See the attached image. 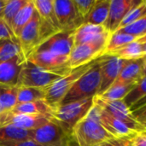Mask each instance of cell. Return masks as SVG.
I'll return each instance as SVG.
<instances>
[{
    "instance_id": "6da1fadb",
    "label": "cell",
    "mask_w": 146,
    "mask_h": 146,
    "mask_svg": "<svg viewBox=\"0 0 146 146\" xmlns=\"http://www.w3.org/2000/svg\"><path fill=\"white\" fill-rule=\"evenodd\" d=\"M100 85V62L99 59H97L92 67L74 84L62 99L61 104L94 98L98 94Z\"/></svg>"
},
{
    "instance_id": "7a4b0ae2",
    "label": "cell",
    "mask_w": 146,
    "mask_h": 146,
    "mask_svg": "<svg viewBox=\"0 0 146 146\" xmlns=\"http://www.w3.org/2000/svg\"><path fill=\"white\" fill-rule=\"evenodd\" d=\"M32 139L41 146L77 145L72 131L65 128L55 120L32 131Z\"/></svg>"
},
{
    "instance_id": "3957f363",
    "label": "cell",
    "mask_w": 146,
    "mask_h": 146,
    "mask_svg": "<svg viewBox=\"0 0 146 146\" xmlns=\"http://www.w3.org/2000/svg\"><path fill=\"white\" fill-rule=\"evenodd\" d=\"M72 133L78 146H95L104 141L117 139L100 123L87 116L74 126Z\"/></svg>"
},
{
    "instance_id": "277c9868",
    "label": "cell",
    "mask_w": 146,
    "mask_h": 146,
    "mask_svg": "<svg viewBox=\"0 0 146 146\" xmlns=\"http://www.w3.org/2000/svg\"><path fill=\"white\" fill-rule=\"evenodd\" d=\"M94 98L60 104L53 109L52 119L65 128L73 131L74 126L84 119L93 105Z\"/></svg>"
},
{
    "instance_id": "5b68a950",
    "label": "cell",
    "mask_w": 146,
    "mask_h": 146,
    "mask_svg": "<svg viewBox=\"0 0 146 146\" xmlns=\"http://www.w3.org/2000/svg\"><path fill=\"white\" fill-rule=\"evenodd\" d=\"M94 62L72 69L68 74L59 78L45 89L44 100L52 110L61 104L62 99L74 84L92 67Z\"/></svg>"
},
{
    "instance_id": "8992f818",
    "label": "cell",
    "mask_w": 146,
    "mask_h": 146,
    "mask_svg": "<svg viewBox=\"0 0 146 146\" xmlns=\"http://www.w3.org/2000/svg\"><path fill=\"white\" fill-rule=\"evenodd\" d=\"M61 77L62 76L47 72L30 61L26 60L22 65L17 86L46 89Z\"/></svg>"
},
{
    "instance_id": "52a82bcc",
    "label": "cell",
    "mask_w": 146,
    "mask_h": 146,
    "mask_svg": "<svg viewBox=\"0 0 146 146\" xmlns=\"http://www.w3.org/2000/svg\"><path fill=\"white\" fill-rule=\"evenodd\" d=\"M94 102L113 117L124 123L132 131L137 133H145V128L134 119L130 109L125 104L123 100H105L97 95L94 97Z\"/></svg>"
},
{
    "instance_id": "ba28073f",
    "label": "cell",
    "mask_w": 146,
    "mask_h": 146,
    "mask_svg": "<svg viewBox=\"0 0 146 146\" xmlns=\"http://www.w3.org/2000/svg\"><path fill=\"white\" fill-rule=\"evenodd\" d=\"M68 58V56L49 51H34L27 60L47 72L64 76L71 71Z\"/></svg>"
},
{
    "instance_id": "9c48e42d",
    "label": "cell",
    "mask_w": 146,
    "mask_h": 146,
    "mask_svg": "<svg viewBox=\"0 0 146 146\" xmlns=\"http://www.w3.org/2000/svg\"><path fill=\"white\" fill-rule=\"evenodd\" d=\"M51 120L52 116L47 115H26L7 111L0 114V127L10 125L33 131L45 125Z\"/></svg>"
},
{
    "instance_id": "30bf717a",
    "label": "cell",
    "mask_w": 146,
    "mask_h": 146,
    "mask_svg": "<svg viewBox=\"0 0 146 146\" xmlns=\"http://www.w3.org/2000/svg\"><path fill=\"white\" fill-rule=\"evenodd\" d=\"M53 3L61 30L74 31L84 23L73 0H53Z\"/></svg>"
},
{
    "instance_id": "8fae6325",
    "label": "cell",
    "mask_w": 146,
    "mask_h": 146,
    "mask_svg": "<svg viewBox=\"0 0 146 146\" xmlns=\"http://www.w3.org/2000/svg\"><path fill=\"white\" fill-rule=\"evenodd\" d=\"M74 32L59 31L44 40L34 51H49L69 57L74 47Z\"/></svg>"
},
{
    "instance_id": "7c38bea8",
    "label": "cell",
    "mask_w": 146,
    "mask_h": 146,
    "mask_svg": "<svg viewBox=\"0 0 146 146\" xmlns=\"http://www.w3.org/2000/svg\"><path fill=\"white\" fill-rule=\"evenodd\" d=\"M106 45L105 44L96 43L75 45L68 58L70 69L72 70L96 61L104 55Z\"/></svg>"
},
{
    "instance_id": "4fadbf2b",
    "label": "cell",
    "mask_w": 146,
    "mask_h": 146,
    "mask_svg": "<svg viewBox=\"0 0 146 146\" xmlns=\"http://www.w3.org/2000/svg\"><path fill=\"white\" fill-rule=\"evenodd\" d=\"M98 59L100 62L101 85L98 96H100L114 84L121 69L129 60L121 59L110 55L102 56Z\"/></svg>"
},
{
    "instance_id": "5bb4252c",
    "label": "cell",
    "mask_w": 146,
    "mask_h": 146,
    "mask_svg": "<svg viewBox=\"0 0 146 146\" xmlns=\"http://www.w3.org/2000/svg\"><path fill=\"white\" fill-rule=\"evenodd\" d=\"M17 40L19 42L21 53L27 60L41 44L39 17L37 12L34 14L29 23L22 29Z\"/></svg>"
},
{
    "instance_id": "9a60e30c",
    "label": "cell",
    "mask_w": 146,
    "mask_h": 146,
    "mask_svg": "<svg viewBox=\"0 0 146 146\" xmlns=\"http://www.w3.org/2000/svg\"><path fill=\"white\" fill-rule=\"evenodd\" d=\"M140 3L138 0H110L109 15L104 25L105 29L110 34L115 33L127 15Z\"/></svg>"
},
{
    "instance_id": "2e32d148",
    "label": "cell",
    "mask_w": 146,
    "mask_h": 146,
    "mask_svg": "<svg viewBox=\"0 0 146 146\" xmlns=\"http://www.w3.org/2000/svg\"><path fill=\"white\" fill-rule=\"evenodd\" d=\"M110 35L102 25L83 23L74 32V46L89 43L107 44Z\"/></svg>"
},
{
    "instance_id": "e0dca14e",
    "label": "cell",
    "mask_w": 146,
    "mask_h": 146,
    "mask_svg": "<svg viewBox=\"0 0 146 146\" xmlns=\"http://www.w3.org/2000/svg\"><path fill=\"white\" fill-rule=\"evenodd\" d=\"M26 61L23 55H18L0 63V85L17 86L22 65Z\"/></svg>"
},
{
    "instance_id": "ac0fdd59",
    "label": "cell",
    "mask_w": 146,
    "mask_h": 146,
    "mask_svg": "<svg viewBox=\"0 0 146 146\" xmlns=\"http://www.w3.org/2000/svg\"><path fill=\"white\" fill-rule=\"evenodd\" d=\"M144 77V59L143 57L129 60L121 69L119 76L112 86H123L137 84Z\"/></svg>"
},
{
    "instance_id": "d6986e66",
    "label": "cell",
    "mask_w": 146,
    "mask_h": 146,
    "mask_svg": "<svg viewBox=\"0 0 146 146\" xmlns=\"http://www.w3.org/2000/svg\"><path fill=\"white\" fill-rule=\"evenodd\" d=\"M32 139V131L7 125L0 127V146H8Z\"/></svg>"
},
{
    "instance_id": "ffe728a7",
    "label": "cell",
    "mask_w": 146,
    "mask_h": 146,
    "mask_svg": "<svg viewBox=\"0 0 146 146\" xmlns=\"http://www.w3.org/2000/svg\"><path fill=\"white\" fill-rule=\"evenodd\" d=\"M35 13H36V9L33 3V0H27V2L23 6V8L15 15L11 25V29L16 39L18 38L22 29L32 20Z\"/></svg>"
},
{
    "instance_id": "44dd1931",
    "label": "cell",
    "mask_w": 146,
    "mask_h": 146,
    "mask_svg": "<svg viewBox=\"0 0 146 146\" xmlns=\"http://www.w3.org/2000/svg\"><path fill=\"white\" fill-rule=\"evenodd\" d=\"M33 3L41 20L50 24L56 30L62 31L56 16L53 0H33Z\"/></svg>"
},
{
    "instance_id": "7402d4cb",
    "label": "cell",
    "mask_w": 146,
    "mask_h": 146,
    "mask_svg": "<svg viewBox=\"0 0 146 146\" xmlns=\"http://www.w3.org/2000/svg\"><path fill=\"white\" fill-rule=\"evenodd\" d=\"M110 0H97L92 9L84 20V23L104 26L110 11Z\"/></svg>"
},
{
    "instance_id": "603a6c76",
    "label": "cell",
    "mask_w": 146,
    "mask_h": 146,
    "mask_svg": "<svg viewBox=\"0 0 146 146\" xmlns=\"http://www.w3.org/2000/svg\"><path fill=\"white\" fill-rule=\"evenodd\" d=\"M10 112L26 115H47L52 116L53 110L49 106L45 100H38L32 103L17 104Z\"/></svg>"
},
{
    "instance_id": "cb8c5ba5",
    "label": "cell",
    "mask_w": 146,
    "mask_h": 146,
    "mask_svg": "<svg viewBox=\"0 0 146 146\" xmlns=\"http://www.w3.org/2000/svg\"><path fill=\"white\" fill-rule=\"evenodd\" d=\"M106 55L114 56H116L124 60H135V59H139L144 56L142 45L140 43L137 41L129 43L122 46L121 48Z\"/></svg>"
},
{
    "instance_id": "d4e9b609",
    "label": "cell",
    "mask_w": 146,
    "mask_h": 146,
    "mask_svg": "<svg viewBox=\"0 0 146 146\" xmlns=\"http://www.w3.org/2000/svg\"><path fill=\"white\" fill-rule=\"evenodd\" d=\"M18 86L0 85V103L3 112L11 110L17 104Z\"/></svg>"
},
{
    "instance_id": "484cf974",
    "label": "cell",
    "mask_w": 146,
    "mask_h": 146,
    "mask_svg": "<svg viewBox=\"0 0 146 146\" xmlns=\"http://www.w3.org/2000/svg\"><path fill=\"white\" fill-rule=\"evenodd\" d=\"M45 99V89L37 87L18 86L17 104L32 103Z\"/></svg>"
},
{
    "instance_id": "4316f807",
    "label": "cell",
    "mask_w": 146,
    "mask_h": 146,
    "mask_svg": "<svg viewBox=\"0 0 146 146\" xmlns=\"http://www.w3.org/2000/svg\"><path fill=\"white\" fill-rule=\"evenodd\" d=\"M22 55L17 39H0V63Z\"/></svg>"
},
{
    "instance_id": "83f0119b",
    "label": "cell",
    "mask_w": 146,
    "mask_h": 146,
    "mask_svg": "<svg viewBox=\"0 0 146 146\" xmlns=\"http://www.w3.org/2000/svg\"><path fill=\"white\" fill-rule=\"evenodd\" d=\"M136 40H137V38L134 36L126 34V33H114L113 34L110 35V37L109 38V41L107 43L104 55H106L112 51H115V50L121 48L122 46H124L129 43H132L133 41H136Z\"/></svg>"
},
{
    "instance_id": "f1b7e54d",
    "label": "cell",
    "mask_w": 146,
    "mask_h": 146,
    "mask_svg": "<svg viewBox=\"0 0 146 146\" xmlns=\"http://www.w3.org/2000/svg\"><path fill=\"white\" fill-rule=\"evenodd\" d=\"M146 96V75L144 76L124 98L123 102L130 109L133 104Z\"/></svg>"
},
{
    "instance_id": "f546056e",
    "label": "cell",
    "mask_w": 146,
    "mask_h": 146,
    "mask_svg": "<svg viewBox=\"0 0 146 146\" xmlns=\"http://www.w3.org/2000/svg\"><path fill=\"white\" fill-rule=\"evenodd\" d=\"M27 2V0H7L3 10V20L10 28L15 15L23 8Z\"/></svg>"
},
{
    "instance_id": "4dcf8cb0",
    "label": "cell",
    "mask_w": 146,
    "mask_h": 146,
    "mask_svg": "<svg viewBox=\"0 0 146 146\" xmlns=\"http://www.w3.org/2000/svg\"><path fill=\"white\" fill-rule=\"evenodd\" d=\"M135 85L136 84L123 85V86H112L99 97H101L102 98L105 100H110V101L123 100L124 98L129 93V92L133 88Z\"/></svg>"
},
{
    "instance_id": "1f68e13d",
    "label": "cell",
    "mask_w": 146,
    "mask_h": 146,
    "mask_svg": "<svg viewBox=\"0 0 146 146\" xmlns=\"http://www.w3.org/2000/svg\"><path fill=\"white\" fill-rule=\"evenodd\" d=\"M146 31V15L139 20L131 23L128 26L119 28L115 33H126L136 37L137 38L142 37Z\"/></svg>"
},
{
    "instance_id": "d6a6232c",
    "label": "cell",
    "mask_w": 146,
    "mask_h": 146,
    "mask_svg": "<svg viewBox=\"0 0 146 146\" xmlns=\"http://www.w3.org/2000/svg\"><path fill=\"white\" fill-rule=\"evenodd\" d=\"M146 15V0L141 1V3L137 5L135 8H133L124 18L121 24L120 25L119 28L124 27L126 26L130 25L131 23L139 20L140 18Z\"/></svg>"
},
{
    "instance_id": "836d02e7",
    "label": "cell",
    "mask_w": 146,
    "mask_h": 146,
    "mask_svg": "<svg viewBox=\"0 0 146 146\" xmlns=\"http://www.w3.org/2000/svg\"><path fill=\"white\" fill-rule=\"evenodd\" d=\"M73 1L79 15L83 20H85V18L87 16V15L92 9L97 0H73Z\"/></svg>"
},
{
    "instance_id": "e575fe53",
    "label": "cell",
    "mask_w": 146,
    "mask_h": 146,
    "mask_svg": "<svg viewBox=\"0 0 146 146\" xmlns=\"http://www.w3.org/2000/svg\"><path fill=\"white\" fill-rule=\"evenodd\" d=\"M0 39H16L12 29L0 18Z\"/></svg>"
},
{
    "instance_id": "d590c367",
    "label": "cell",
    "mask_w": 146,
    "mask_h": 146,
    "mask_svg": "<svg viewBox=\"0 0 146 146\" xmlns=\"http://www.w3.org/2000/svg\"><path fill=\"white\" fill-rule=\"evenodd\" d=\"M132 138H124V139H113L110 140L104 141L101 144L95 146H129L130 139Z\"/></svg>"
},
{
    "instance_id": "8d00e7d4",
    "label": "cell",
    "mask_w": 146,
    "mask_h": 146,
    "mask_svg": "<svg viewBox=\"0 0 146 146\" xmlns=\"http://www.w3.org/2000/svg\"><path fill=\"white\" fill-rule=\"evenodd\" d=\"M132 114H133V116L134 117V119L140 125H142L146 130V105L132 112Z\"/></svg>"
},
{
    "instance_id": "74e56055",
    "label": "cell",
    "mask_w": 146,
    "mask_h": 146,
    "mask_svg": "<svg viewBox=\"0 0 146 146\" xmlns=\"http://www.w3.org/2000/svg\"><path fill=\"white\" fill-rule=\"evenodd\" d=\"M129 146H146L145 133H137L130 139Z\"/></svg>"
},
{
    "instance_id": "f35d334b",
    "label": "cell",
    "mask_w": 146,
    "mask_h": 146,
    "mask_svg": "<svg viewBox=\"0 0 146 146\" xmlns=\"http://www.w3.org/2000/svg\"><path fill=\"white\" fill-rule=\"evenodd\" d=\"M8 146H41L39 145L37 142H35L33 139H27V140H24V141H21V142H18V143H15V144H13V145H10Z\"/></svg>"
},
{
    "instance_id": "ab89813d",
    "label": "cell",
    "mask_w": 146,
    "mask_h": 146,
    "mask_svg": "<svg viewBox=\"0 0 146 146\" xmlns=\"http://www.w3.org/2000/svg\"><path fill=\"white\" fill-rule=\"evenodd\" d=\"M145 105H146V96L145 97H144L142 99H140L139 102H137L135 104H133V105L130 108V111H131V112H133V111L139 110V108H141V107H143V106H145Z\"/></svg>"
},
{
    "instance_id": "60d3db41",
    "label": "cell",
    "mask_w": 146,
    "mask_h": 146,
    "mask_svg": "<svg viewBox=\"0 0 146 146\" xmlns=\"http://www.w3.org/2000/svg\"><path fill=\"white\" fill-rule=\"evenodd\" d=\"M6 2L7 0H0V18L2 19H3V10H4Z\"/></svg>"
},
{
    "instance_id": "b9f144b4",
    "label": "cell",
    "mask_w": 146,
    "mask_h": 146,
    "mask_svg": "<svg viewBox=\"0 0 146 146\" xmlns=\"http://www.w3.org/2000/svg\"><path fill=\"white\" fill-rule=\"evenodd\" d=\"M137 42H139V43H140V44H142V43H145L146 42V34L145 35H144V36H142V37H140V38H137V40H136Z\"/></svg>"
},
{
    "instance_id": "7bdbcfd3",
    "label": "cell",
    "mask_w": 146,
    "mask_h": 146,
    "mask_svg": "<svg viewBox=\"0 0 146 146\" xmlns=\"http://www.w3.org/2000/svg\"><path fill=\"white\" fill-rule=\"evenodd\" d=\"M144 59V76L146 75V56H143Z\"/></svg>"
},
{
    "instance_id": "ee69618b",
    "label": "cell",
    "mask_w": 146,
    "mask_h": 146,
    "mask_svg": "<svg viewBox=\"0 0 146 146\" xmlns=\"http://www.w3.org/2000/svg\"><path fill=\"white\" fill-rule=\"evenodd\" d=\"M142 45V50H143V54H144V56H146V42L145 43H142L141 44Z\"/></svg>"
},
{
    "instance_id": "f6af8a7d",
    "label": "cell",
    "mask_w": 146,
    "mask_h": 146,
    "mask_svg": "<svg viewBox=\"0 0 146 146\" xmlns=\"http://www.w3.org/2000/svg\"><path fill=\"white\" fill-rule=\"evenodd\" d=\"M3 113V110H2V106H1V103H0V114Z\"/></svg>"
},
{
    "instance_id": "bcb514c9",
    "label": "cell",
    "mask_w": 146,
    "mask_h": 146,
    "mask_svg": "<svg viewBox=\"0 0 146 146\" xmlns=\"http://www.w3.org/2000/svg\"><path fill=\"white\" fill-rule=\"evenodd\" d=\"M145 133V134H146V130H145V133Z\"/></svg>"
},
{
    "instance_id": "7dc6e473",
    "label": "cell",
    "mask_w": 146,
    "mask_h": 146,
    "mask_svg": "<svg viewBox=\"0 0 146 146\" xmlns=\"http://www.w3.org/2000/svg\"><path fill=\"white\" fill-rule=\"evenodd\" d=\"M146 34V31H145V34H144V35H145ZM144 35H143V36H144Z\"/></svg>"
}]
</instances>
